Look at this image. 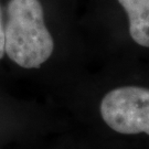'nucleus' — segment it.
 <instances>
[{
    "label": "nucleus",
    "mask_w": 149,
    "mask_h": 149,
    "mask_svg": "<svg viewBox=\"0 0 149 149\" xmlns=\"http://www.w3.org/2000/svg\"><path fill=\"white\" fill-rule=\"evenodd\" d=\"M5 52L23 69H37L52 55L53 38L39 0H10L7 6Z\"/></svg>",
    "instance_id": "obj_1"
},
{
    "label": "nucleus",
    "mask_w": 149,
    "mask_h": 149,
    "mask_svg": "<svg viewBox=\"0 0 149 149\" xmlns=\"http://www.w3.org/2000/svg\"><path fill=\"white\" fill-rule=\"evenodd\" d=\"M103 120L125 135H149V88L122 86L108 92L101 103Z\"/></svg>",
    "instance_id": "obj_2"
},
{
    "label": "nucleus",
    "mask_w": 149,
    "mask_h": 149,
    "mask_svg": "<svg viewBox=\"0 0 149 149\" xmlns=\"http://www.w3.org/2000/svg\"><path fill=\"white\" fill-rule=\"evenodd\" d=\"M126 11L129 34L135 42L149 48V0H117Z\"/></svg>",
    "instance_id": "obj_3"
},
{
    "label": "nucleus",
    "mask_w": 149,
    "mask_h": 149,
    "mask_svg": "<svg viewBox=\"0 0 149 149\" xmlns=\"http://www.w3.org/2000/svg\"><path fill=\"white\" fill-rule=\"evenodd\" d=\"M5 55V27L2 22V11L0 7V60Z\"/></svg>",
    "instance_id": "obj_4"
}]
</instances>
